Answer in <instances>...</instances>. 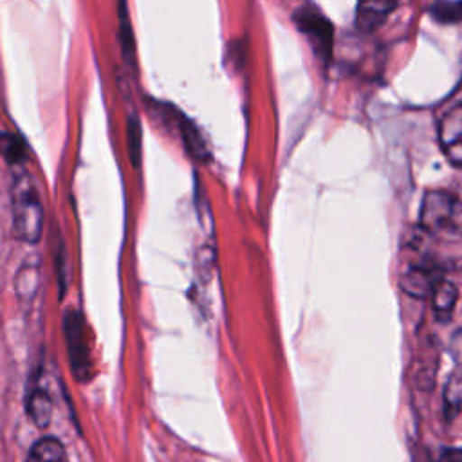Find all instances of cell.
<instances>
[{"instance_id":"30bf717a","label":"cell","mask_w":462,"mask_h":462,"mask_svg":"<svg viewBox=\"0 0 462 462\" xmlns=\"http://www.w3.org/2000/svg\"><path fill=\"white\" fill-rule=\"evenodd\" d=\"M457 285L451 283L449 280H440L437 287L431 292V301H433V310L439 316V319H448L455 309L457 303Z\"/></svg>"},{"instance_id":"5bb4252c","label":"cell","mask_w":462,"mask_h":462,"mask_svg":"<svg viewBox=\"0 0 462 462\" xmlns=\"http://www.w3.org/2000/svg\"><path fill=\"white\" fill-rule=\"evenodd\" d=\"M462 410V375H451L444 386V413L453 419Z\"/></svg>"},{"instance_id":"7a4b0ae2","label":"cell","mask_w":462,"mask_h":462,"mask_svg":"<svg viewBox=\"0 0 462 462\" xmlns=\"http://www.w3.org/2000/svg\"><path fill=\"white\" fill-rule=\"evenodd\" d=\"M292 22L309 38L316 58L328 65L334 51V27L325 13L314 4H301L294 9Z\"/></svg>"},{"instance_id":"ac0fdd59","label":"cell","mask_w":462,"mask_h":462,"mask_svg":"<svg viewBox=\"0 0 462 462\" xmlns=\"http://www.w3.org/2000/svg\"><path fill=\"white\" fill-rule=\"evenodd\" d=\"M54 265H56V280L60 283V296L65 292V254H63V244L54 245Z\"/></svg>"},{"instance_id":"2e32d148","label":"cell","mask_w":462,"mask_h":462,"mask_svg":"<svg viewBox=\"0 0 462 462\" xmlns=\"http://www.w3.org/2000/svg\"><path fill=\"white\" fill-rule=\"evenodd\" d=\"M27 148L23 139L16 132H4V157L9 164H20L25 161Z\"/></svg>"},{"instance_id":"277c9868","label":"cell","mask_w":462,"mask_h":462,"mask_svg":"<svg viewBox=\"0 0 462 462\" xmlns=\"http://www.w3.org/2000/svg\"><path fill=\"white\" fill-rule=\"evenodd\" d=\"M455 197L444 189H430L420 204V226L428 231H442L455 218Z\"/></svg>"},{"instance_id":"3957f363","label":"cell","mask_w":462,"mask_h":462,"mask_svg":"<svg viewBox=\"0 0 462 462\" xmlns=\"http://www.w3.org/2000/svg\"><path fill=\"white\" fill-rule=\"evenodd\" d=\"M63 336L70 370L78 381H88L92 375L90 350L87 345L85 319L78 309H67L63 314Z\"/></svg>"},{"instance_id":"d6986e66","label":"cell","mask_w":462,"mask_h":462,"mask_svg":"<svg viewBox=\"0 0 462 462\" xmlns=\"http://www.w3.org/2000/svg\"><path fill=\"white\" fill-rule=\"evenodd\" d=\"M435 462H462V448H446V449H442Z\"/></svg>"},{"instance_id":"7c38bea8","label":"cell","mask_w":462,"mask_h":462,"mask_svg":"<svg viewBox=\"0 0 462 462\" xmlns=\"http://www.w3.org/2000/svg\"><path fill=\"white\" fill-rule=\"evenodd\" d=\"M36 287H38V262H29L27 258V262H23L22 267L18 269L14 289L22 301L31 303V300L34 298Z\"/></svg>"},{"instance_id":"ba28073f","label":"cell","mask_w":462,"mask_h":462,"mask_svg":"<svg viewBox=\"0 0 462 462\" xmlns=\"http://www.w3.org/2000/svg\"><path fill=\"white\" fill-rule=\"evenodd\" d=\"M177 128H179V134L182 137V143L186 146V152L197 159V161H208L209 157V150H208V144L202 137V134L199 132V128L193 125V121H189L188 117H184L182 114H179L177 117Z\"/></svg>"},{"instance_id":"4fadbf2b","label":"cell","mask_w":462,"mask_h":462,"mask_svg":"<svg viewBox=\"0 0 462 462\" xmlns=\"http://www.w3.org/2000/svg\"><path fill=\"white\" fill-rule=\"evenodd\" d=\"M119 9V42H121V51H123V56L126 60V63H132L135 61V40H134V31H132V23H130V16L126 13V4H119L117 5Z\"/></svg>"},{"instance_id":"5b68a950","label":"cell","mask_w":462,"mask_h":462,"mask_svg":"<svg viewBox=\"0 0 462 462\" xmlns=\"http://www.w3.org/2000/svg\"><path fill=\"white\" fill-rule=\"evenodd\" d=\"M439 141L448 161L462 168V101L453 105L440 117Z\"/></svg>"},{"instance_id":"6da1fadb","label":"cell","mask_w":462,"mask_h":462,"mask_svg":"<svg viewBox=\"0 0 462 462\" xmlns=\"http://www.w3.org/2000/svg\"><path fill=\"white\" fill-rule=\"evenodd\" d=\"M11 211L16 238L25 244H36L43 231V206L32 177L23 170L13 175Z\"/></svg>"},{"instance_id":"8992f818","label":"cell","mask_w":462,"mask_h":462,"mask_svg":"<svg viewBox=\"0 0 462 462\" xmlns=\"http://www.w3.org/2000/svg\"><path fill=\"white\" fill-rule=\"evenodd\" d=\"M440 280L442 278L430 265H410L402 271L399 283L406 294L413 298H426L431 296Z\"/></svg>"},{"instance_id":"8fae6325","label":"cell","mask_w":462,"mask_h":462,"mask_svg":"<svg viewBox=\"0 0 462 462\" xmlns=\"http://www.w3.org/2000/svg\"><path fill=\"white\" fill-rule=\"evenodd\" d=\"M65 448L54 437H43L27 453L25 462H63Z\"/></svg>"},{"instance_id":"9a60e30c","label":"cell","mask_w":462,"mask_h":462,"mask_svg":"<svg viewBox=\"0 0 462 462\" xmlns=\"http://www.w3.org/2000/svg\"><path fill=\"white\" fill-rule=\"evenodd\" d=\"M430 14L437 22L442 23H457L462 22V2H451V0H440L430 5Z\"/></svg>"},{"instance_id":"9c48e42d","label":"cell","mask_w":462,"mask_h":462,"mask_svg":"<svg viewBox=\"0 0 462 462\" xmlns=\"http://www.w3.org/2000/svg\"><path fill=\"white\" fill-rule=\"evenodd\" d=\"M27 413L38 428H45L52 415V401L42 388H32L27 395Z\"/></svg>"},{"instance_id":"ffe728a7","label":"cell","mask_w":462,"mask_h":462,"mask_svg":"<svg viewBox=\"0 0 462 462\" xmlns=\"http://www.w3.org/2000/svg\"><path fill=\"white\" fill-rule=\"evenodd\" d=\"M449 352L457 363H462V330H458L449 341Z\"/></svg>"},{"instance_id":"52a82bcc","label":"cell","mask_w":462,"mask_h":462,"mask_svg":"<svg viewBox=\"0 0 462 462\" xmlns=\"http://www.w3.org/2000/svg\"><path fill=\"white\" fill-rule=\"evenodd\" d=\"M395 7L397 4L388 0L361 2L357 4V9H356V27L363 32H374Z\"/></svg>"},{"instance_id":"e0dca14e","label":"cell","mask_w":462,"mask_h":462,"mask_svg":"<svg viewBox=\"0 0 462 462\" xmlns=\"http://www.w3.org/2000/svg\"><path fill=\"white\" fill-rule=\"evenodd\" d=\"M126 137H128V153L134 166H139L141 161V123L135 114L126 117Z\"/></svg>"}]
</instances>
